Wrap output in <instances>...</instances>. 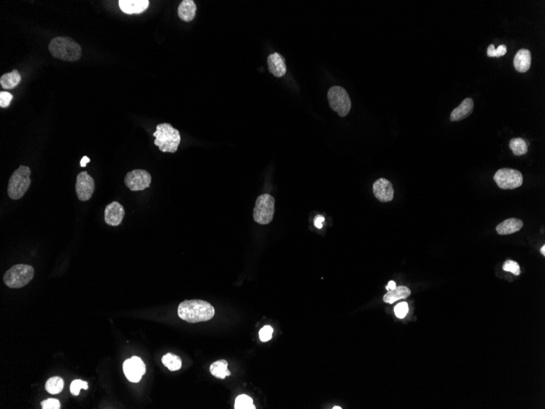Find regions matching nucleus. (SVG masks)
I'll return each instance as SVG.
<instances>
[{"label": "nucleus", "mask_w": 545, "mask_h": 409, "mask_svg": "<svg viewBox=\"0 0 545 409\" xmlns=\"http://www.w3.org/2000/svg\"><path fill=\"white\" fill-rule=\"evenodd\" d=\"M214 315L215 309L205 300H185L178 307V316L191 324L210 320Z\"/></svg>", "instance_id": "f257e3e1"}, {"label": "nucleus", "mask_w": 545, "mask_h": 409, "mask_svg": "<svg viewBox=\"0 0 545 409\" xmlns=\"http://www.w3.org/2000/svg\"><path fill=\"white\" fill-rule=\"evenodd\" d=\"M49 50L55 58L66 61H77L82 57V49L70 37H56L49 42Z\"/></svg>", "instance_id": "f03ea898"}, {"label": "nucleus", "mask_w": 545, "mask_h": 409, "mask_svg": "<svg viewBox=\"0 0 545 409\" xmlns=\"http://www.w3.org/2000/svg\"><path fill=\"white\" fill-rule=\"evenodd\" d=\"M155 137V145L159 146L162 152L175 153L181 143V135L177 129L170 123H160L153 133Z\"/></svg>", "instance_id": "7ed1b4c3"}, {"label": "nucleus", "mask_w": 545, "mask_h": 409, "mask_svg": "<svg viewBox=\"0 0 545 409\" xmlns=\"http://www.w3.org/2000/svg\"><path fill=\"white\" fill-rule=\"evenodd\" d=\"M31 170L27 166L20 165L12 174L8 182V196L12 200H20L24 196L31 184Z\"/></svg>", "instance_id": "20e7f679"}, {"label": "nucleus", "mask_w": 545, "mask_h": 409, "mask_svg": "<svg viewBox=\"0 0 545 409\" xmlns=\"http://www.w3.org/2000/svg\"><path fill=\"white\" fill-rule=\"evenodd\" d=\"M34 270L29 265L18 264L12 266L4 275V282L11 288L26 286L34 278Z\"/></svg>", "instance_id": "39448f33"}, {"label": "nucleus", "mask_w": 545, "mask_h": 409, "mask_svg": "<svg viewBox=\"0 0 545 409\" xmlns=\"http://www.w3.org/2000/svg\"><path fill=\"white\" fill-rule=\"evenodd\" d=\"M275 200L270 193H264L256 199L253 218L259 225L270 224L274 218Z\"/></svg>", "instance_id": "423d86ee"}, {"label": "nucleus", "mask_w": 545, "mask_h": 409, "mask_svg": "<svg viewBox=\"0 0 545 409\" xmlns=\"http://www.w3.org/2000/svg\"><path fill=\"white\" fill-rule=\"evenodd\" d=\"M328 101L332 111H336L341 117L348 115L351 109V100L344 88L333 86L328 90Z\"/></svg>", "instance_id": "0eeeda50"}, {"label": "nucleus", "mask_w": 545, "mask_h": 409, "mask_svg": "<svg viewBox=\"0 0 545 409\" xmlns=\"http://www.w3.org/2000/svg\"><path fill=\"white\" fill-rule=\"evenodd\" d=\"M494 180L497 186L502 189H514L523 183L522 174L511 168H501L495 173Z\"/></svg>", "instance_id": "6e6552de"}, {"label": "nucleus", "mask_w": 545, "mask_h": 409, "mask_svg": "<svg viewBox=\"0 0 545 409\" xmlns=\"http://www.w3.org/2000/svg\"><path fill=\"white\" fill-rule=\"evenodd\" d=\"M151 181L152 178L150 174L142 169H135L129 171L124 178L125 185L131 189L132 191H140L149 188Z\"/></svg>", "instance_id": "1a4fd4ad"}, {"label": "nucleus", "mask_w": 545, "mask_h": 409, "mask_svg": "<svg viewBox=\"0 0 545 409\" xmlns=\"http://www.w3.org/2000/svg\"><path fill=\"white\" fill-rule=\"evenodd\" d=\"M75 190L80 201H88L94 193V179L86 171H82L77 176Z\"/></svg>", "instance_id": "9d476101"}, {"label": "nucleus", "mask_w": 545, "mask_h": 409, "mask_svg": "<svg viewBox=\"0 0 545 409\" xmlns=\"http://www.w3.org/2000/svg\"><path fill=\"white\" fill-rule=\"evenodd\" d=\"M123 373L132 382H139L145 373V365L141 358L132 357L123 363Z\"/></svg>", "instance_id": "9b49d317"}, {"label": "nucleus", "mask_w": 545, "mask_h": 409, "mask_svg": "<svg viewBox=\"0 0 545 409\" xmlns=\"http://www.w3.org/2000/svg\"><path fill=\"white\" fill-rule=\"evenodd\" d=\"M373 193L375 197L383 203L392 201L395 196L392 183L385 178L376 180L373 184Z\"/></svg>", "instance_id": "f8f14e48"}, {"label": "nucleus", "mask_w": 545, "mask_h": 409, "mask_svg": "<svg viewBox=\"0 0 545 409\" xmlns=\"http://www.w3.org/2000/svg\"><path fill=\"white\" fill-rule=\"evenodd\" d=\"M125 211L119 202L114 201L105 207V222L107 225L118 226L123 222Z\"/></svg>", "instance_id": "ddd939ff"}, {"label": "nucleus", "mask_w": 545, "mask_h": 409, "mask_svg": "<svg viewBox=\"0 0 545 409\" xmlns=\"http://www.w3.org/2000/svg\"><path fill=\"white\" fill-rule=\"evenodd\" d=\"M121 11L126 14H139L149 8V0H119Z\"/></svg>", "instance_id": "4468645a"}, {"label": "nucleus", "mask_w": 545, "mask_h": 409, "mask_svg": "<svg viewBox=\"0 0 545 409\" xmlns=\"http://www.w3.org/2000/svg\"><path fill=\"white\" fill-rule=\"evenodd\" d=\"M269 71L275 77H282L286 75L287 67L285 59L282 55L278 53L270 54L267 59Z\"/></svg>", "instance_id": "2eb2a0df"}, {"label": "nucleus", "mask_w": 545, "mask_h": 409, "mask_svg": "<svg viewBox=\"0 0 545 409\" xmlns=\"http://www.w3.org/2000/svg\"><path fill=\"white\" fill-rule=\"evenodd\" d=\"M474 107V102L472 98H465L459 106L453 110L451 114V121H460L469 117Z\"/></svg>", "instance_id": "dca6fc26"}, {"label": "nucleus", "mask_w": 545, "mask_h": 409, "mask_svg": "<svg viewBox=\"0 0 545 409\" xmlns=\"http://www.w3.org/2000/svg\"><path fill=\"white\" fill-rule=\"evenodd\" d=\"M531 64V54L528 49H520L516 53L513 59V66L516 71L520 73H525L529 71Z\"/></svg>", "instance_id": "f3484780"}, {"label": "nucleus", "mask_w": 545, "mask_h": 409, "mask_svg": "<svg viewBox=\"0 0 545 409\" xmlns=\"http://www.w3.org/2000/svg\"><path fill=\"white\" fill-rule=\"evenodd\" d=\"M197 6L193 0H183L178 7V16L185 23L191 21L196 15Z\"/></svg>", "instance_id": "a211bd4d"}, {"label": "nucleus", "mask_w": 545, "mask_h": 409, "mask_svg": "<svg viewBox=\"0 0 545 409\" xmlns=\"http://www.w3.org/2000/svg\"><path fill=\"white\" fill-rule=\"evenodd\" d=\"M522 226V221L517 218H509L496 226V231L500 235L511 234L519 231Z\"/></svg>", "instance_id": "6ab92c4d"}, {"label": "nucleus", "mask_w": 545, "mask_h": 409, "mask_svg": "<svg viewBox=\"0 0 545 409\" xmlns=\"http://www.w3.org/2000/svg\"><path fill=\"white\" fill-rule=\"evenodd\" d=\"M410 293H411V292H410V289L408 288H406V287H396L395 289L388 290L386 294L384 295V297H383V300L385 303L392 304V303H395L397 300H401V299L407 298L410 296Z\"/></svg>", "instance_id": "aec40b11"}, {"label": "nucleus", "mask_w": 545, "mask_h": 409, "mask_svg": "<svg viewBox=\"0 0 545 409\" xmlns=\"http://www.w3.org/2000/svg\"><path fill=\"white\" fill-rule=\"evenodd\" d=\"M21 81V76L16 70L12 72L4 74L0 78V84L4 89H13L18 86Z\"/></svg>", "instance_id": "412c9836"}, {"label": "nucleus", "mask_w": 545, "mask_h": 409, "mask_svg": "<svg viewBox=\"0 0 545 409\" xmlns=\"http://www.w3.org/2000/svg\"><path fill=\"white\" fill-rule=\"evenodd\" d=\"M210 372L214 377L219 379H225L230 376V372L228 370V363L226 360L216 361L210 367Z\"/></svg>", "instance_id": "4be33fe9"}, {"label": "nucleus", "mask_w": 545, "mask_h": 409, "mask_svg": "<svg viewBox=\"0 0 545 409\" xmlns=\"http://www.w3.org/2000/svg\"><path fill=\"white\" fill-rule=\"evenodd\" d=\"M509 147L516 156H521L528 152V146L525 140L522 138H513L509 142Z\"/></svg>", "instance_id": "5701e85b"}, {"label": "nucleus", "mask_w": 545, "mask_h": 409, "mask_svg": "<svg viewBox=\"0 0 545 409\" xmlns=\"http://www.w3.org/2000/svg\"><path fill=\"white\" fill-rule=\"evenodd\" d=\"M162 362H163V365L169 369L170 371H178L180 369H181L182 366V362L181 359L177 355H172V354H167L164 355L162 359Z\"/></svg>", "instance_id": "b1692460"}, {"label": "nucleus", "mask_w": 545, "mask_h": 409, "mask_svg": "<svg viewBox=\"0 0 545 409\" xmlns=\"http://www.w3.org/2000/svg\"><path fill=\"white\" fill-rule=\"evenodd\" d=\"M63 387H64V381L59 377H51L48 380L46 385H45L46 391L52 395H57L60 393V391H62Z\"/></svg>", "instance_id": "393cba45"}, {"label": "nucleus", "mask_w": 545, "mask_h": 409, "mask_svg": "<svg viewBox=\"0 0 545 409\" xmlns=\"http://www.w3.org/2000/svg\"><path fill=\"white\" fill-rule=\"evenodd\" d=\"M234 408L255 409L256 407L254 405L253 399L252 398L247 395H241L236 398Z\"/></svg>", "instance_id": "a878e982"}, {"label": "nucleus", "mask_w": 545, "mask_h": 409, "mask_svg": "<svg viewBox=\"0 0 545 409\" xmlns=\"http://www.w3.org/2000/svg\"><path fill=\"white\" fill-rule=\"evenodd\" d=\"M507 53V47L505 45H499L498 49H495V45H491L487 49V56L489 57H499L505 56Z\"/></svg>", "instance_id": "bb28decb"}, {"label": "nucleus", "mask_w": 545, "mask_h": 409, "mask_svg": "<svg viewBox=\"0 0 545 409\" xmlns=\"http://www.w3.org/2000/svg\"><path fill=\"white\" fill-rule=\"evenodd\" d=\"M503 270L508 272L513 273L514 275H519L521 274V268L517 262L514 261L508 260L504 263Z\"/></svg>", "instance_id": "cd10ccee"}, {"label": "nucleus", "mask_w": 545, "mask_h": 409, "mask_svg": "<svg viewBox=\"0 0 545 409\" xmlns=\"http://www.w3.org/2000/svg\"><path fill=\"white\" fill-rule=\"evenodd\" d=\"M70 389H71L72 395H78L81 389H89V384L86 381H82V380H75L71 383Z\"/></svg>", "instance_id": "c85d7f7f"}, {"label": "nucleus", "mask_w": 545, "mask_h": 409, "mask_svg": "<svg viewBox=\"0 0 545 409\" xmlns=\"http://www.w3.org/2000/svg\"><path fill=\"white\" fill-rule=\"evenodd\" d=\"M273 333H274V329L270 326H265L259 330V340L263 341V342H266L271 340L272 336H273Z\"/></svg>", "instance_id": "c756f323"}, {"label": "nucleus", "mask_w": 545, "mask_h": 409, "mask_svg": "<svg viewBox=\"0 0 545 409\" xmlns=\"http://www.w3.org/2000/svg\"><path fill=\"white\" fill-rule=\"evenodd\" d=\"M408 305L406 303H401L397 305L395 308V313L399 318H403L408 313Z\"/></svg>", "instance_id": "7c9ffc66"}, {"label": "nucleus", "mask_w": 545, "mask_h": 409, "mask_svg": "<svg viewBox=\"0 0 545 409\" xmlns=\"http://www.w3.org/2000/svg\"><path fill=\"white\" fill-rule=\"evenodd\" d=\"M13 96L8 92H0V107L7 108L9 106Z\"/></svg>", "instance_id": "2f4dec72"}, {"label": "nucleus", "mask_w": 545, "mask_h": 409, "mask_svg": "<svg viewBox=\"0 0 545 409\" xmlns=\"http://www.w3.org/2000/svg\"><path fill=\"white\" fill-rule=\"evenodd\" d=\"M42 409H59L60 408V402L57 399H49L41 403Z\"/></svg>", "instance_id": "473e14b6"}, {"label": "nucleus", "mask_w": 545, "mask_h": 409, "mask_svg": "<svg viewBox=\"0 0 545 409\" xmlns=\"http://www.w3.org/2000/svg\"><path fill=\"white\" fill-rule=\"evenodd\" d=\"M324 221H325L324 217L321 216V215H318V216H317L314 218V226H315V227L318 228V229H322V222H323Z\"/></svg>", "instance_id": "72a5a7b5"}, {"label": "nucleus", "mask_w": 545, "mask_h": 409, "mask_svg": "<svg viewBox=\"0 0 545 409\" xmlns=\"http://www.w3.org/2000/svg\"><path fill=\"white\" fill-rule=\"evenodd\" d=\"M90 162V159L88 156H83L81 159L80 166L81 167H86V163H89Z\"/></svg>", "instance_id": "f704fd0d"}, {"label": "nucleus", "mask_w": 545, "mask_h": 409, "mask_svg": "<svg viewBox=\"0 0 545 409\" xmlns=\"http://www.w3.org/2000/svg\"><path fill=\"white\" fill-rule=\"evenodd\" d=\"M396 287V284H395V282H394V281H389V282H388V285H387L386 286V289L388 291L392 290V289H395Z\"/></svg>", "instance_id": "c9c22d12"}, {"label": "nucleus", "mask_w": 545, "mask_h": 409, "mask_svg": "<svg viewBox=\"0 0 545 409\" xmlns=\"http://www.w3.org/2000/svg\"><path fill=\"white\" fill-rule=\"evenodd\" d=\"M540 252H541L542 255H543V256H544V255H545V245H543V246L542 247L541 249H540Z\"/></svg>", "instance_id": "e433bc0d"}, {"label": "nucleus", "mask_w": 545, "mask_h": 409, "mask_svg": "<svg viewBox=\"0 0 545 409\" xmlns=\"http://www.w3.org/2000/svg\"><path fill=\"white\" fill-rule=\"evenodd\" d=\"M333 408H334V409H337V408H338V409H341V407H337V406H336V407H333Z\"/></svg>", "instance_id": "4c0bfd02"}]
</instances>
